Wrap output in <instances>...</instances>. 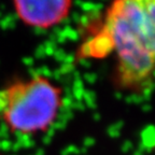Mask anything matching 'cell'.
<instances>
[{
  "label": "cell",
  "instance_id": "cell-3",
  "mask_svg": "<svg viewBox=\"0 0 155 155\" xmlns=\"http://www.w3.org/2000/svg\"><path fill=\"white\" fill-rule=\"evenodd\" d=\"M18 19L30 28L48 30L69 17L73 0H12Z\"/></svg>",
  "mask_w": 155,
  "mask_h": 155
},
{
  "label": "cell",
  "instance_id": "cell-2",
  "mask_svg": "<svg viewBox=\"0 0 155 155\" xmlns=\"http://www.w3.org/2000/svg\"><path fill=\"white\" fill-rule=\"evenodd\" d=\"M63 104V88L43 74L0 87V122L17 135H37L50 129Z\"/></svg>",
  "mask_w": 155,
  "mask_h": 155
},
{
  "label": "cell",
  "instance_id": "cell-4",
  "mask_svg": "<svg viewBox=\"0 0 155 155\" xmlns=\"http://www.w3.org/2000/svg\"><path fill=\"white\" fill-rule=\"evenodd\" d=\"M0 155H1V154H0Z\"/></svg>",
  "mask_w": 155,
  "mask_h": 155
},
{
  "label": "cell",
  "instance_id": "cell-1",
  "mask_svg": "<svg viewBox=\"0 0 155 155\" xmlns=\"http://www.w3.org/2000/svg\"><path fill=\"white\" fill-rule=\"evenodd\" d=\"M155 0H112L102 29L81 48L84 57L115 55L114 80L123 91L152 86L155 63Z\"/></svg>",
  "mask_w": 155,
  "mask_h": 155
}]
</instances>
